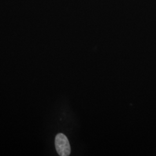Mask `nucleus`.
I'll return each instance as SVG.
<instances>
[{"instance_id":"f257e3e1","label":"nucleus","mask_w":156,"mask_h":156,"mask_svg":"<svg viewBox=\"0 0 156 156\" xmlns=\"http://www.w3.org/2000/svg\"><path fill=\"white\" fill-rule=\"evenodd\" d=\"M55 146L58 155L69 156L71 154V146L67 136L64 134L59 133L55 138Z\"/></svg>"}]
</instances>
